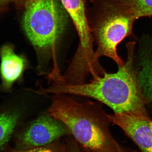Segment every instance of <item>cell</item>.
I'll return each instance as SVG.
<instances>
[{"mask_svg": "<svg viewBox=\"0 0 152 152\" xmlns=\"http://www.w3.org/2000/svg\"><path fill=\"white\" fill-rule=\"evenodd\" d=\"M48 113L88 151L108 152L117 143L109 131L107 115L96 103L78 102L65 94L55 95Z\"/></svg>", "mask_w": 152, "mask_h": 152, "instance_id": "cell-2", "label": "cell"}, {"mask_svg": "<svg viewBox=\"0 0 152 152\" xmlns=\"http://www.w3.org/2000/svg\"><path fill=\"white\" fill-rule=\"evenodd\" d=\"M23 0H0V7L4 5L8 4L10 2L17 3L18 4L22 3Z\"/></svg>", "mask_w": 152, "mask_h": 152, "instance_id": "cell-14", "label": "cell"}, {"mask_svg": "<svg viewBox=\"0 0 152 152\" xmlns=\"http://www.w3.org/2000/svg\"><path fill=\"white\" fill-rule=\"evenodd\" d=\"M135 43L127 44L128 58L124 66H118L117 72L105 73L88 83L71 85L54 82L44 88L45 94H70L96 100L108 106L115 113L146 114L145 99L134 67Z\"/></svg>", "mask_w": 152, "mask_h": 152, "instance_id": "cell-1", "label": "cell"}, {"mask_svg": "<svg viewBox=\"0 0 152 152\" xmlns=\"http://www.w3.org/2000/svg\"><path fill=\"white\" fill-rule=\"evenodd\" d=\"M93 7L88 19L94 41L97 44L95 58L106 56L118 66L125 63L117 52L118 45L132 34L137 20L124 0H92Z\"/></svg>", "mask_w": 152, "mask_h": 152, "instance_id": "cell-3", "label": "cell"}, {"mask_svg": "<svg viewBox=\"0 0 152 152\" xmlns=\"http://www.w3.org/2000/svg\"><path fill=\"white\" fill-rule=\"evenodd\" d=\"M137 18L152 17V0H124Z\"/></svg>", "mask_w": 152, "mask_h": 152, "instance_id": "cell-11", "label": "cell"}, {"mask_svg": "<svg viewBox=\"0 0 152 152\" xmlns=\"http://www.w3.org/2000/svg\"><path fill=\"white\" fill-rule=\"evenodd\" d=\"M68 15L59 0H26L23 26L38 53H54Z\"/></svg>", "mask_w": 152, "mask_h": 152, "instance_id": "cell-4", "label": "cell"}, {"mask_svg": "<svg viewBox=\"0 0 152 152\" xmlns=\"http://www.w3.org/2000/svg\"><path fill=\"white\" fill-rule=\"evenodd\" d=\"M137 77L144 98L152 103V55L142 59Z\"/></svg>", "mask_w": 152, "mask_h": 152, "instance_id": "cell-10", "label": "cell"}, {"mask_svg": "<svg viewBox=\"0 0 152 152\" xmlns=\"http://www.w3.org/2000/svg\"><path fill=\"white\" fill-rule=\"evenodd\" d=\"M70 133L61 122L42 115L15 133V149L24 150L48 145Z\"/></svg>", "mask_w": 152, "mask_h": 152, "instance_id": "cell-6", "label": "cell"}, {"mask_svg": "<svg viewBox=\"0 0 152 152\" xmlns=\"http://www.w3.org/2000/svg\"><path fill=\"white\" fill-rule=\"evenodd\" d=\"M0 104V152L22 124L24 116L20 91H13Z\"/></svg>", "mask_w": 152, "mask_h": 152, "instance_id": "cell-9", "label": "cell"}, {"mask_svg": "<svg viewBox=\"0 0 152 152\" xmlns=\"http://www.w3.org/2000/svg\"><path fill=\"white\" fill-rule=\"evenodd\" d=\"M72 19L80 43L69 68L74 73L86 76L97 72L101 67L95 58L94 41L86 12L84 0H60Z\"/></svg>", "mask_w": 152, "mask_h": 152, "instance_id": "cell-5", "label": "cell"}, {"mask_svg": "<svg viewBox=\"0 0 152 152\" xmlns=\"http://www.w3.org/2000/svg\"><path fill=\"white\" fill-rule=\"evenodd\" d=\"M108 152H126L117 143L115 147Z\"/></svg>", "mask_w": 152, "mask_h": 152, "instance_id": "cell-15", "label": "cell"}, {"mask_svg": "<svg viewBox=\"0 0 152 152\" xmlns=\"http://www.w3.org/2000/svg\"><path fill=\"white\" fill-rule=\"evenodd\" d=\"M8 152H66V149L60 144L53 143L45 146L27 150H19L14 148L9 150Z\"/></svg>", "mask_w": 152, "mask_h": 152, "instance_id": "cell-12", "label": "cell"}, {"mask_svg": "<svg viewBox=\"0 0 152 152\" xmlns=\"http://www.w3.org/2000/svg\"><path fill=\"white\" fill-rule=\"evenodd\" d=\"M67 151V152H82L77 144L72 140L68 142Z\"/></svg>", "mask_w": 152, "mask_h": 152, "instance_id": "cell-13", "label": "cell"}, {"mask_svg": "<svg viewBox=\"0 0 152 152\" xmlns=\"http://www.w3.org/2000/svg\"><path fill=\"white\" fill-rule=\"evenodd\" d=\"M0 92H12L14 85L21 81L27 66L23 55L16 53L12 44H4L0 48Z\"/></svg>", "mask_w": 152, "mask_h": 152, "instance_id": "cell-8", "label": "cell"}, {"mask_svg": "<svg viewBox=\"0 0 152 152\" xmlns=\"http://www.w3.org/2000/svg\"><path fill=\"white\" fill-rule=\"evenodd\" d=\"M110 122L119 126L143 152H152V120L147 114L107 115Z\"/></svg>", "mask_w": 152, "mask_h": 152, "instance_id": "cell-7", "label": "cell"}]
</instances>
